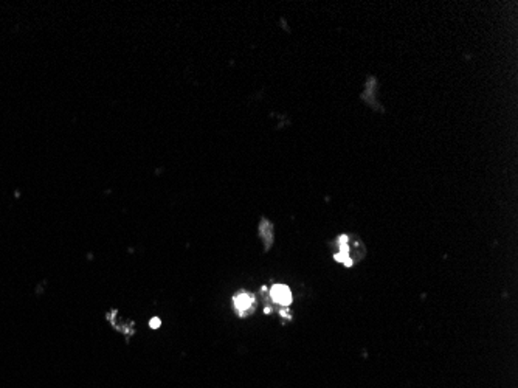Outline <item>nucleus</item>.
Listing matches in <instances>:
<instances>
[{
  "instance_id": "nucleus-1",
  "label": "nucleus",
  "mask_w": 518,
  "mask_h": 388,
  "mask_svg": "<svg viewBox=\"0 0 518 388\" xmlns=\"http://www.w3.org/2000/svg\"><path fill=\"white\" fill-rule=\"evenodd\" d=\"M270 295H272L273 300L281 306H289L292 303L290 289L284 285H275L272 290H270Z\"/></svg>"
},
{
  "instance_id": "nucleus-2",
  "label": "nucleus",
  "mask_w": 518,
  "mask_h": 388,
  "mask_svg": "<svg viewBox=\"0 0 518 388\" xmlns=\"http://www.w3.org/2000/svg\"><path fill=\"white\" fill-rule=\"evenodd\" d=\"M235 308L239 312V314H247V312H252V309L254 308V298L250 294L241 292L239 295L235 297Z\"/></svg>"
},
{
  "instance_id": "nucleus-3",
  "label": "nucleus",
  "mask_w": 518,
  "mask_h": 388,
  "mask_svg": "<svg viewBox=\"0 0 518 388\" xmlns=\"http://www.w3.org/2000/svg\"><path fill=\"white\" fill-rule=\"evenodd\" d=\"M266 226H267V227H262V228L259 230V233H262V235H264V236H266V241H267V247H268V245H270V242H272V240H273V236H272V227H270V226H268V224H267V221H266Z\"/></svg>"
},
{
  "instance_id": "nucleus-4",
  "label": "nucleus",
  "mask_w": 518,
  "mask_h": 388,
  "mask_svg": "<svg viewBox=\"0 0 518 388\" xmlns=\"http://www.w3.org/2000/svg\"><path fill=\"white\" fill-rule=\"evenodd\" d=\"M159 325H160V320L159 318H154L153 322H151V326L153 328H159Z\"/></svg>"
}]
</instances>
